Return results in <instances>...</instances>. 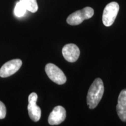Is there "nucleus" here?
Returning a JSON list of instances; mask_svg holds the SVG:
<instances>
[{"label":"nucleus","mask_w":126,"mask_h":126,"mask_svg":"<svg viewBox=\"0 0 126 126\" xmlns=\"http://www.w3.org/2000/svg\"><path fill=\"white\" fill-rule=\"evenodd\" d=\"M66 118L65 109L61 106H57L53 109L48 118L50 125H59L65 120Z\"/></svg>","instance_id":"0eeeda50"},{"label":"nucleus","mask_w":126,"mask_h":126,"mask_svg":"<svg viewBox=\"0 0 126 126\" xmlns=\"http://www.w3.org/2000/svg\"><path fill=\"white\" fill-rule=\"evenodd\" d=\"M23 4L27 11L32 13H35L38 10V5L36 0H19Z\"/></svg>","instance_id":"9d476101"},{"label":"nucleus","mask_w":126,"mask_h":126,"mask_svg":"<svg viewBox=\"0 0 126 126\" xmlns=\"http://www.w3.org/2000/svg\"><path fill=\"white\" fill-rule=\"evenodd\" d=\"M63 57L70 63H74L78 59L80 55V50L76 45L72 43L67 44L62 49Z\"/></svg>","instance_id":"423d86ee"},{"label":"nucleus","mask_w":126,"mask_h":126,"mask_svg":"<svg viewBox=\"0 0 126 126\" xmlns=\"http://www.w3.org/2000/svg\"><path fill=\"white\" fill-rule=\"evenodd\" d=\"M116 110L121 120L126 122V89L122 90L120 93Z\"/></svg>","instance_id":"6e6552de"},{"label":"nucleus","mask_w":126,"mask_h":126,"mask_svg":"<svg viewBox=\"0 0 126 126\" xmlns=\"http://www.w3.org/2000/svg\"><path fill=\"white\" fill-rule=\"evenodd\" d=\"M45 71L48 78L57 84L63 85L67 81V78L63 71L54 64H47L45 67Z\"/></svg>","instance_id":"20e7f679"},{"label":"nucleus","mask_w":126,"mask_h":126,"mask_svg":"<svg viewBox=\"0 0 126 126\" xmlns=\"http://www.w3.org/2000/svg\"><path fill=\"white\" fill-rule=\"evenodd\" d=\"M94 10L92 8L87 7L81 10L77 11L68 16L67 19L68 24L72 25H78L81 24L84 20L88 19L94 16Z\"/></svg>","instance_id":"f03ea898"},{"label":"nucleus","mask_w":126,"mask_h":126,"mask_svg":"<svg viewBox=\"0 0 126 126\" xmlns=\"http://www.w3.org/2000/svg\"><path fill=\"white\" fill-rule=\"evenodd\" d=\"M22 64V61L20 59H14L8 61L0 69V77L7 78L11 76L19 70Z\"/></svg>","instance_id":"39448f33"},{"label":"nucleus","mask_w":126,"mask_h":126,"mask_svg":"<svg viewBox=\"0 0 126 126\" xmlns=\"http://www.w3.org/2000/svg\"><path fill=\"white\" fill-rule=\"evenodd\" d=\"M28 110L29 116L32 120L37 122L40 119L42 111L41 109L36 105V103H28Z\"/></svg>","instance_id":"1a4fd4ad"},{"label":"nucleus","mask_w":126,"mask_h":126,"mask_svg":"<svg viewBox=\"0 0 126 126\" xmlns=\"http://www.w3.org/2000/svg\"><path fill=\"white\" fill-rule=\"evenodd\" d=\"M119 8V5L116 2H110L105 7L102 15V21L105 26L109 27L113 24Z\"/></svg>","instance_id":"7ed1b4c3"},{"label":"nucleus","mask_w":126,"mask_h":126,"mask_svg":"<svg viewBox=\"0 0 126 126\" xmlns=\"http://www.w3.org/2000/svg\"><path fill=\"white\" fill-rule=\"evenodd\" d=\"M104 85L102 80L97 78L94 79L88 92L87 105L89 109H94L96 107L103 97Z\"/></svg>","instance_id":"f257e3e1"},{"label":"nucleus","mask_w":126,"mask_h":126,"mask_svg":"<svg viewBox=\"0 0 126 126\" xmlns=\"http://www.w3.org/2000/svg\"><path fill=\"white\" fill-rule=\"evenodd\" d=\"M26 11H27V9L23 5L22 3L19 1L16 4L15 9H14V14H15L16 16L22 17L25 15Z\"/></svg>","instance_id":"9b49d317"},{"label":"nucleus","mask_w":126,"mask_h":126,"mask_svg":"<svg viewBox=\"0 0 126 126\" xmlns=\"http://www.w3.org/2000/svg\"><path fill=\"white\" fill-rule=\"evenodd\" d=\"M7 114V109L5 105L0 101V119H3L5 117Z\"/></svg>","instance_id":"f8f14e48"}]
</instances>
